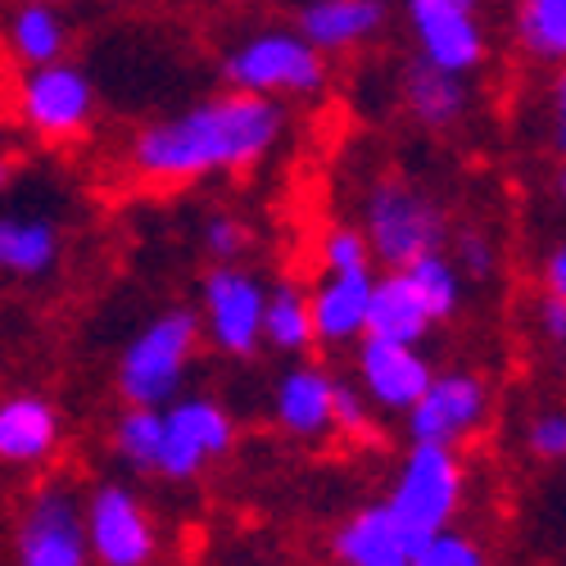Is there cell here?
Listing matches in <instances>:
<instances>
[{"label":"cell","instance_id":"1","mask_svg":"<svg viewBox=\"0 0 566 566\" xmlns=\"http://www.w3.org/2000/svg\"><path fill=\"white\" fill-rule=\"evenodd\" d=\"M291 132V114L281 101L250 91H218L200 96L164 118H150L127 140V168L146 186H191L209 177H241L268 164Z\"/></svg>","mask_w":566,"mask_h":566},{"label":"cell","instance_id":"2","mask_svg":"<svg viewBox=\"0 0 566 566\" xmlns=\"http://www.w3.org/2000/svg\"><path fill=\"white\" fill-rule=\"evenodd\" d=\"M200 313L196 308H159L140 332L118 349L114 390L132 408H164L181 395L186 371L200 354Z\"/></svg>","mask_w":566,"mask_h":566},{"label":"cell","instance_id":"3","mask_svg":"<svg viewBox=\"0 0 566 566\" xmlns=\"http://www.w3.org/2000/svg\"><path fill=\"white\" fill-rule=\"evenodd\" d=\"M358 227L381 268H408L412 259L444 250L449 241V209L431 196V186L412 177L386 172L363 191Z\"/></svg>","mask_w":566,"mask_h":566},{"label":"cell","instance_id":"4","mask_svg":"<svg viewBox=\"0 0 566 566\" xmlns=\"http://www.w3.org/2000/svg\"><path fill=\"white\" fill-rule=\"evenodd\" d=\"M218 77L231 91H250V96L308 101L326 91L332 64L295 28H259L227 45L218 60Z\"/></svg>","mask_w":566,"mask_h":566},{"label":"cell","instance_id":"5","mask_svg":"<svg viewBox=\"0 0 566 566\" xmlns=\"http://www.w3.org/2000/svg\"><path fill=\"white\" fill-rule=\"evenodd\" d=\"M467 499V467L462 453L449 444H417L408 440V453L395 467V481L386 503L395 507V516L408 526V535L417 544H427L431 535L449 531L453 516L462 512Z\"/></svg>","mask_w":566,"mask_h":566},{"label":"cell","instance_id":"6","mask_svg":"<svg viewBox=\"0 0 566 566\" xmlns=\"http://www.w3.org/2000/svg\"><path fill=\"white\" fill-rule=\"evenodd\" d=\"M14 114L41 146H69V140L86 136L91 118H96V82L69 55L41 69H23L14 86Z\"/></svg>","mask_w":566,"mask_h":566},{"label":"cell","instance_id":"7","mask_svg":"<svg viewBox=\"0 0 566 566\" xmlns=\"http://www.w3.org/2000/svg\"><path fill=\"white\" fill-rule=\"evenodd\" d=\"M231 449H235V417L227 403H218L213 395H186V390L172 403H164V444L155 476L172 485H191Z\"/></svg>","mask_w":566,"mask_h":566},{"label":"cell","instance_id":"8","mask_svg":"<svg viewBox=\"0 0 566 566\" xmlns=\"http://www.w3.org/2000/svg\"><path fill=\"white\" fill-rule=\"evenodd\" d=\"M268 281L245 263H213L200 281V332L227 358H254L263 349Z\"/></svg>","mask_w":566,"mask_h":566},{"label":"cell","instance_id":"9","mask_svg":"<svg viewBox=\"0 0 566 566\" xmlns=\"http://www.w3.org/2000/svg\"><path fill=\"white\" fill-rule=\"evenodd\" d=\"M86 548L96 566H155L159 562V526L127 481H101L82 499Z\"/></svg>","mask_w":566,"mask_h":566},{"label":"cell","instance_id":"10","mask_svg":"<svg viewBox=\"0 0 566 566\" xmlns=\"http://www.w3.org/2000/svg\"><path fill=\"white\" fill-rule=\"evenodd\" d=\"M14 566H96L86 548L82 499L64 481H45L28 494L14 526Z\"/></svg>","mask_w":566,"mask_h":566},{"label":"cell","instance_id":"11","mask_svg":"<svg viewBox=\"0 0 566 566\" xmlns=\"http://www.w3.org/2000/svg\"><path fill=\"white\" fill-rule=\"evenodd\" d=\"M490 386L481 371L471 367H449L436 371L431 386L421 390V399L403 412V431L417 444H449L462 449L471 436H481V427L490 421Z\"/></svg>","mask_w":566,"mask_h":566},{"label":"cell","instance_id":"12","mask_svg":"<svg viewBox=\"0 0 566 566\" xmlns=\"http://www.w3.org/2000/svg\"><path fill=\"white\" fill-rule=\"evenodd\" d=\"M354 376L358 390L367 395V403L376 412L403 417L421 390L431 386L436 363L427 358L421 345H399V340H381V336H363L354 345Z\"/></svg>","mask_w":566,"mask_h":566},{"label":"cell","instance_id":"13","mask_svg":"<svg viewBox=\"0 0 566 566\" xmlns=\"http://www.w3.org/2000/svg\"><path fill=\"white\" fill-rule=\"evenodd\" d=\"M336 381L340 376L313 358L291 363L272 386L276 431L304 449H317L322 440H332L336 436Z\"/></svg>","mask_w":566,"mask_h":566},{"label":"cell","instance_id":"14","mask_svg":"<svg viewBox=\"0 0 566 566\" xmlns=\"http://www.w3.org/2000/svg\"><path fill=\"white\" fill-rule=\"evenodd\" d=\"M326 548H332L336 566H412L421 544L408 535L395 507L386 499H376V503L354 507L332 531V544Z\"/></svg>","mask_w":566,"mask_h":566},{"label":"cell","instance_id":"15","mask_svg":"<svg viewBox=\"0 0 566 566\" xmlns=\"http://www.w3.org/2000/svg\"><path fill=\"white\" fill-rule=\"evenodd\" d=\"M403 19L417 41V55L427 64L458 73V77H471L476 69H485L490 36L481 23V10H408Z\"/></svg>","mask_w":566,"mask_h":566},{"label":"cell","instance_id":"16","mask_svg":"<svg viewBox=\"0 0 566 566\" xmlns=\"http://www.w3.org/2000/svg\"><path fill=\"white\" fill-rule=\"evenodd\" d=\"M376 272H322L308 291L313 313V340L322 349H354L367 336V300H371Z\"/></svg>","mask_w":566,"mask_h":566},{"label":"cell","instance_id":"17","mask_svg":"<svg viewBox=\"0 0 566 566\" xmlns=\"http://www.w3.org/2000/svg\"><path fill=\"white\" fill-rule=\"evenodd\" d=\"M64 440V417L55 399L19 390L0 399V462L6 467H45L60 453Z\"/></svg>","mask_w":566,"mask_h":566},{"label":"cell","instance_id":"18","mask_svg":"<svg viewBox=\"0 0 566 566\" xmlns=\"http://www.w3.org/2000/svg\"><path fill=\"white\" fill-rule=\"evenodd\" d=\"M386 19H390V0H304L295 14V32L313 51L332 60L381 36Z\"/></svg>","mask_w":566,"mask_h":566},{"label":"cell","instance_id":"19","mask_svg":"<svg viewBox=\"0 0 566 566\" xmlns=\"http://www.w3.org/2000/svg\"><path fill=\"white\" fill-rule=\"evenodd\" d=\"M399 105H403V114L417 127H427V132H453L471 114V86H467V77L444 73V69L427 64L421 55H412L399 69Z\"/></svg>","mask_w":566,"mask_h":566},{"label":"cell","instance_id":"20","mask_svg":"<svg viewBox=\"0 0 566 566\" xmlns=\"http://www.w3.org/2000/svg\"><path fill=\"white\" fill-rule=\"evenodd\" d=\"M436 332V317L427 313V304L417 300L412 281L403 276V268H386L371 281V300H367V336L381 340H399V345H427Z\"/></svg>","mask_w":566,"mask_h":566},{"label":"cell","instance_id":"21","mask_svg":"<svg viewBox=\"0 0 566 566\" xmlns=\"http://www.w3.org/2000/svg\"><path fill=\"white\" fill-rule=\"evenodd\" d=\"M60 227L45 213H0V276L41 281L60 268Z\"/></svg>","mask_w":566,"mask_h":566},{"label":"cell","instance_id":"22","mask_svg":"<svg viewBox=\"0 0 566 566\" xmlns=\"http://www.w3.org/2000/svg\"><path fill=\"white\" fill-rule=\"evenodd\" d=\"M6 51L19 69H41L69 55V19L45 0H19L6 14Z\"/></svg>","mask_w":566,"mask_h":566},{"label":"cell","instance_id":"23","mask_svg":"<svg viewBox=\"0 0 566 566\" xmlns=\"http://www.w3.org/2000/svg\"><path fill=\"white\" fill-rule=\"evenodd\" d=\"M512 36L526 60L562 69L566 64V0H512Z\"/></svg>","mask_w":566,"mask_h":566},{"label":"cell","instance_id":"24","mask_svg":"<svg viewBox=\"0 0 566 566\" xmlns=\"http://www.w3.org/2000/svg\"><path fill=\"white\" fill-rule=\"evenodd\" d=\"M263 345L286 354V358H304L317 340H313V313H308V291L295 281H276L268 286V308H263Z\"/></svg>","mask_w":566,"mask_h":566},{"label":"cell","instance_id":"25","mask_svg":"<svg viewBox=\"0 0 566 566\" xmlns=\"http://www.w3.org/2000/svg\"><path fill=\"white\" fill-rule=\"evenodd\" d=\"M159 444H164V408H123L109 427V449L123 467L155 476L159 471Z\"/></svg>","mask_w":566,"mask_h":566},{"label":"cell","instance_id":"26","mask_svg":"<svg viewBox=\"0 0 566 566\" xmlns=\"http://www.w3.org/2000/svg\"><path fill=\"white\" fill-rule=\"evenodd\" d=\"M403 276L412 281L417 300L427 304V313L436 317V326L449 322V317H458V308L467 300V276L458 272V263L449 259V250H431V254L412 259L403 268Z\"/></svg>","mask_w":566,"mask_h":566},{"label":"cell","instance_id":"27","mask_svg":"<svg viewBox=\"0 0 566 566\" xmlns=\"http://www.w3.org/2000/svg\"><path fill=\"white\" fill-rule=\"evenodd\" d=\"M317 263L322 272H363L371 268V245L358 222H332L322 231V245H317Z\"/></svg>","mask_w":566,"mask_h":566},{"label":"cell","instance_id":"28","mask_svg":"<svg viewBox=\"0 0 566 566\" xmlns=\"http://www.w3.org/2000/svg\"><path fill=\"white\" fill-rule=\"evenodd\" d=\"M200 250L213 259V263H241L245 250H250V222L231 209H218L205 218L200 227Z\"/></svg>","mask_w":566,"mask_h":566},{"label":"cell","instance_id":"29","mask_svg":"<svg viewBox=\"0 0 566 566\" xmlns=\"http://www.w3.org/2000/svg\"><path fill=\"white\" fill-rule=\"evenodd\" d=\"M449 259L458 263V272L467 281H490L499 272V245H494V235L485 227H458Z\"/></svg>","mask_w":566,"mask_h":566},{"label":"cell","instance_id":"30","mask_svg":"<svg viewBox=\"0 0 566 566\" xmlns=\"http://www.w3.org/2000/svg\"><path fill=\"white\" fill-rule=\"evenodd\" d=\"M336 436L354 440V444H371L381 440V427H376V408L367 403V395L354 381H336Z\"/></svg>","mask_w":566,"mask_h":566},{"label":"cell","instance_id":"31","mask_svg":"<svg viewBox=\"0 0 566 566\" xmlns=\"http://www.w3.org/2000/svg\"><path fill=\"white\" fill-rule=\"evenodd\" d=\"M526 453L535 462H566V408H548L526 421Z\"/></svg>","mask_w":566,"mask_h":566},{"label":"cell","instance_id":"32","mask_svg":"<svg viewBox=\"0 0 566 566\" xmlns=\"http://www.w3.org/2000/svg\"><path fill=\"white\" fill-rule=\"evenodd\" d=\"M548 146L557 150V159H566V64L553 69L548 82Z\"/></svg>","mask_w":566,"mask_h":566},{"label":"cell","instance_id":"33","mask_svg":"<svg viewBox=\"0 0 566 566\" xmlns=\"http://www.w3.org/2000/svg\"><path fill=\"white\" fill-rule=\"evenodd\" d=\"M535 326H539V336L548 340V345H557V349H566V300H557V295H539V304H535Z\"/></svg>","mask_w":566,"mask_h":566},{"label":"cell","instance_id":"34","mask_svg":"<svg viewBox=\"0 0 566 566\" xmlns=\"http://www.w3.org/2000/svg\"><path fill=\"white\" fill-rule=\"evenodd\" d=\"M544 291L548 295H557V300H566V241H557L548 254H544Z\"/></svg>","mask_w":566,"mask_h":566},{"label":"cell","instance_id":"35","mask_svg":"<svg viewBox=\"0 0 566 566\" xmlns=\"http://www.w3.org/2000/svg\"><path fill=\"white\" fill-rule=\"evenodd\" d=\"M412 566H449V562H444V553H440V544H436V539H427V544H421V548H417V557H412Z\"/></svg>","mask_w":566,"mask_h":566},{"label":"cell","instance_id":"36","mask_svg":"<svg viewBox=\"0 0 566 566\" xmlns=\"http://www.w3.org/2000/svg\"><path fill=\"white\" fill-rule=\"evenodd\" d=\"M553 191H557V200L566 205V159L557 164V177H553Z\"/></svg>","mask_w":566,"mask_h":566},{"label":"cell","instance_id":"37","mask_svg":"<svg viewBox=\"0 0 566 566\" xmlns=\"http://www.w3.org/2000/svg\"><path fill=\"white\" fill-rule=\"evenodd\" d=\"M10 177H14V168H10V159H6V155H0V191L10 186Z\"/></svg>","mask_w":566,"mask_h":566},{"label":"cell","instance_id":"38","mask_svg":"<svg viewBox=\"0 0 566 566\" xmlns=\"http://www.w3.org/2000/svg\"><path fill=\"white\" fill-rule=\"evenodd\" d=\"M45 6H55V0H45Z\"/></svg>","mask_w":566,"mask_h":566}]
</instances>
